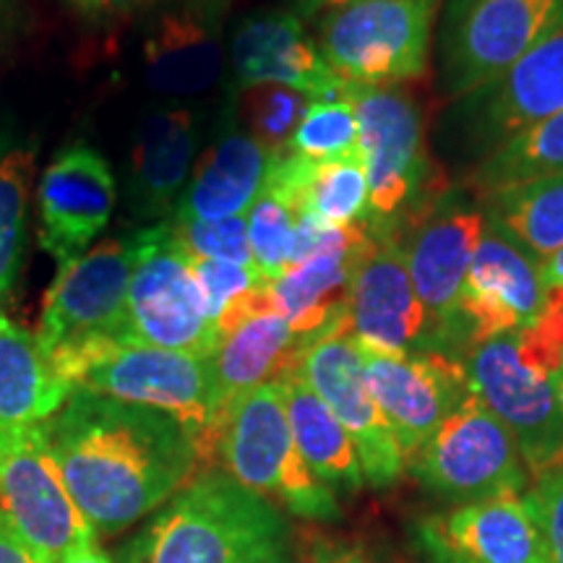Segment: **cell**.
<instances>
[{
	"label": "cell",
	"mask_w": 563,
	"mask_h": 563,
	"mask_svg": "<svg viewBox=\"0 0 563 563\" xmlns=\"http://www.w3.org/2000/svg\"><path fill=\"white\" fill-rule=\"evenodd\" d=\"M45 435L74 504L108 534L170 501L201 464L194 435L173 415L84 389L45 420Z\"/></svg>",
	"instance_id": "cell-1"
},
{
	"label": "cell",
	"mask_w": 563,
	"mask_h": 563,
	"mask_svg": "<svg viewBox=\"0 0 563 563\" xmlns=\"http://www.w3.org/2000/svg\"><path fill=\"white\" fill-rule=\"evenodd\" d=\"M129 563H292L277 506L228 473H201L133 540Z\"/></svg>",
	"instance_id": "cell-2"
},
{
	"label": "cell",
	"mask_w": 563,
	"mask_h": 563,
	"mask_svg": "<svg viewBox=\"0 0 563 563\" xmlns=\"http://www.w3.org/2000/svg\"><path fill=\"white\" fill-rule=\"evenodd\" d=\"M136 256V230L110 238L74 264L60 266L47 290L37 340L70 386L95 352L129 342V290Z\"/></svg>",
	"instance_id": "cell-3"
},
{
	"label": "cell",
	"mask_w": 563,
	"mask_h": 563,
	"mask_svg": "<svg viewBox=\"0 0 563 563\" xmlns=\"http://www.w3.org/2000/svg\"><path fill=\"white\" fill-rule=\"evenodd\" d=\"M211 456L222 462L232 481L264 498H277L295 517L319 522L340 517L334 490L313 475L295 446L282 378L232 399L222 412Z\"/></svg>",
	"instance_id": "cell-4"
},
{
	"label": "cell",
	"mask_w": 563,
	"mask_h": 563,
	"mask_svg": "<svg viewBox=\"0 0 563 563\" xmlns=\"http://www.w3.org/2000/svg\"><path fill=\"white\" fill-rule=\"evenodd\" d=\"M361 131L368 178L363 224L371 238H394L441 191L433 183L422 112L397 87H344Z\"/></svg>",
	"instance_id": "cell-5"
},
{
	"label": "cell",
	"mask_w": 563,
	"mask_h": 563,
	"mask_svg": "<svg viewBox=\"0 0 563 563\" xmlns=\"http://www.w3.org/2000/svg\"><path fill=\"white\" fill-rule=\"evenodd\" d=\"M443 0H357L319 19L321 58L342 87L422 79Z\"/></svg>",
	"instance_id": "cell-6"
},
{
	"label": "cell",
	"mask_w": 563,
	"mask_h": 563,
	"mask_svg": "<svg viewBox=\"0 0 563 563\" xmlns=\"http://www.w3.org/2000/svg\"><path fill=\"white\" fill-rule=\"evenodd\" d=\"M563 110V26L496 79L456 97L439 123L441 152L473 170L506 141Z\"/></svg>",
	"instance_id": "cell-7"
},
{
	"label": "cell",
	"mask_w": 563,
	"mask_h": 563,
	"mask_svg": "<svg viewBox=\"0 0 563 563\" xmlns=\"http://www.w3.org/2000/svg\"><path fill=\"white\" fill-rule=\"evenodd\" d=\"M74 389L173 415L194 435L201 460L214 452L222 405L217 397L211 355L133 342L110 344L81 365Z\"/></svg>",
	"instance_id": "cell-8"
},
{
	"label": "cell",
	"mask_w": 563,
	"mask_h": 563,
	"mask_svg": "<svg viewBox=\"0 0 563 563\" xmlns=\"http://www.w3.org/2000/svg\"><path fill=\"white\" fill-rule=\"evenodd\" d=\"M485 211L464 188L439 191L407 222L402 235L407 269L431 329V352L462 361L467 357L460 334V295L464 277L485 232Z\"/></svg>",
	"instance_id": "cell-9"
},
{
	"label": "cell",
	"mask_w": 563,
	"mask_h": 563,
	"mask_svg": "<svg viewBox=\"0 0 563 563\" xmlns=\"http://www.w3.org/2000/svg\"><path fill=\"white\" fill-rule=\"evenodd\" d=\"M563 26V0H443L441 84L464 97L525 58Z\"/></svg>",
	"instance_id": "cell-10"
},
{
	"label": "cell",
	"mask_w": 563,
	"mask_h": 563,
	"mask_svg": "<svg viewBox=\"0 0 563 563\" xmlns=\"http://www.w3.org/2000/svg\"><path fill=\"white\" fill-rule=\"evenodd\" d=\"M0 519L40 563L95 545L97 530L63 483L45 422L0 433Z\"/></svg>",
	"instance_id": "cell-11"
},
{
	"label": "cell",
	"mask_w": 563,
	"mask_h": 563,
	"mask_svg": "<svg viewBox=\"0 0 563 563\" xmlns=\"http://www.w3.org/2000/svg\"><path fill=\"white\" fill-rule=\"evenodd\" d=\"M410 464L428 490L460 504L522 493L530 475L514 435L477 394L435 428Z\"/></svg>",
	"instance_id": "cell-12"
},
{
	"label": "cell",
	"mask_w": 563,
	"mask_h": 563,
	"mask_svg": "<svg viewBox=\"0 0 563 563\" xmlns=\"http://www.w3.org/2000/svg\"><path fill=\"white\" fill-rule=\"evenodd\" d=\"M464 371L473 394L514 435L527 473L540 477L553 470L563 446V371L530 368L514 334L470 350Z\"/></svg>",
	"instance_id": "cell-13"
},
{
	"label": "cell",
	"mask_w": 563,
	"mask_h": 563,
	"mask_svg": "<svg viewBox=\"0 0 563 563\" xmlns=\"http://www.w3.org/2000/svg\"><path fill=\"white\" fill-rule=\"evenodd\" d=\"M129 290V342L211 355L220 332L209 321L191 262L165 222L141 228Z\"/></svg>",
	"instance_id": "cell-14"
},
{
	"label": "cell",
	"mask_w": 563,
	"mask_h": 563,
	"mask_svg": "<svg viewBox=\"0 0 563 563\" xmlns=\"http://www.w3.org/2000/svg\"><path fill=\"white\" fill-rule=\"evenodd\" d=\"M298 373L336 415L361 456L365 483L389 488L407 470V454L365 384L363 355L347 332L306 344Z\"/></svg>",
	"instance_id": "cell-15"
},
{
	"label": "cell",
	"mask_w": 563,
	"mask_h": 563,
	"mask_svg": "<svg viewBox=\"0 0 563 563\" xmlns=\"http://www.w3.org/2000/svg\"><path fill=\"white\" fill-rule=\"evenodd\" d=\"M548 298L540 262L506 232L485 224L460 295V334L464 350L532 327Z\"/></svg>",
	"instance_id": "cell-16"
},
{
	"label": "cell",
	"mask_w": 563,
	"mask_h": 563,
	"mask_svg": "<svg viewBox=\"0 0 563 563\" xmlns=\"http://www.w3.org/2000/svg\"><path fill=\"white\" fill-rule=\"evenodd\" d=\"M347 334L365 352H431V329L415 292L402 235L371 238L347 300Z\"/></svg>",
	"instance_id": "cell-17"
},
{
	"label": "cell",
	"mask_w": 563,
	"mask_h": 563,
	"mask_svg": "<svg viewBox=\"0 0 563 563\" xmlns=\"http://www.w3.org/2000/svg\"><path fill=\"white\" fill-rule=\"evenodd\" d=\"M361 355L365 384L402 443L407 462L473 394L464 363L439 352L378 355L361 350Z\"/></svg>",
	"instance_id": "cell-18"
},
{
	"label": "cell",
	"mask_w": 563,
	"mask_h": 563,
	"mask_svg": "<svg viewBox=\"0 0 563 563\" xmlns=\"http://www.w3.org/2000/svg\"><path fill=\"white\" fill-rule=\"evenodd\" d=\"M40 243L60 266L74 264L108 228L115 175L95 146L70 144L45 167L37 188Z\"/></svg>",
	"instance_id": "cell-19"
},
{
	"label": "cell",
	"mask_w": 563,
	"mask_h": 563,
	"mask_svg": "<svg viewBox=\"0 0 563 563\" xmlns=\"http://www.w3.org/2000/svg\"><path fill=\"white\" fill-rule=\"evenodd\" d=\"M224 0H170L144 40V76L170 100L207 95L224 70Z\"/></svg>",
	"instance_id": "cell-20"
},
{
	"label": "cell",
	"mask_w": 563,
	"mask_h": 563,
	"mask_svg": "<svg viewBox=\"0 0 563 563\" xmlns=\"http://www.w3.org/2000/svg\"><path fill=\"white\" fill-rule=\"evenodd\" d=\"M217 332L220 342L211 352V371L222 412L245 391L285 378L298 368L306 350L285 316L274 308L269 285H262L232 306L217 323Z\"/></svg>",
	"instance_id": "cell-21"
},
{
	"label": "cell",
	"mask_w": 563,
	"mask_h": 563,
	"mask_svg": "<svg viewBox=\"0 0 563 563\" xmlns=\"http://www.w3.org/2000/svg\"><path fill=\"white\" fill-rule=\"evenodd\" d=\"M228 58L243 89L282 84L313 100H344V87L295 11L264 9L245 16L232 32Z\"/></svg>",
	"instance_id": "cell-22"
},
{
	"label": "cell",
	"mask_w": 563,
	"mask_h": 563,
	"mask_svg": "<svg viewBox=\"0 0 563 563\" xmlns=\"http://www.w3.org/2000/svg\"><path fill=\"white\" fill-rule=\"evenodd\" d=\"M371 245L363 222L350 224L327 251L295 264L269 282L274 308L285 316L302 344L347 332V300L357 262Z\"/></svg>",
	"instance_id": "cell-23"
},
{
	"label": "cell",
	"mask_w": 563,
	"mask_h": 563,
	"mask_svg": "<svg viewBox=\"0 0 563 563\" xmlns=\"http://www.w3.org/2000/svg\"><path fill=\"white\" fill-rule=\"evenodd\" d=\"M420 534L464 563H548L538 514L522 493L460 504L422 525Z\"/></svg>",
	"instance_id": "cell-24"
},
{
	"label": "cell",
	"mask_w": 563,
	"mask_h": 563,
	"mask_svg": "<svg viewBox=\"0 0 563 563\" xmlns=\"http://www.w3.org/2000/svg\"><path fill=\"white\" fill-rule=\"evenodd\" d=\"M274 159L277 152L266 150L235 123H228L196 162L170 220L209 222L245 217L266 188Z\"/></svg>",
	"instance_id": "cell-25"
},
{
	"label": "cell",
	"mask_w": 563,
	"mask_h": 563,
	"mask_svg": "<svg viewBox=\"0 0 563 563\" xmlns=\"http://www.w3.org/2000/svg\"><path fill=\"white\" fill-rule=\"evenodd\" d=\"M196 150L199 118L186 104H165L141 121L129 175V209L136 220H165L173 214L191 178Z\"/></svg>",
	"instance_id": "cell-26"
},
{
	"label": "cell",
	"mask_w": 563,
	"mask_h": 563,
	"mask_svg": "<svg viewBox=\"0 0 563 563\" xmlns=\"http://www.w3.org/2000/svg\"><path fill=\"white\" fill-rule=\"evenodd\" d=\"M266 186L295 209V214L323 224L350 228L363 222L368 209V178L363 154L347 159L313 162L290 150L274 159Z\"/></svg>",
	"instance_id": "cell-27"
},
{
	"label": "cell",
	"mask_w": 563,
	"mask_h": 563,
	"mask_svg": "<svg viewBox=\"0 0 563 563\" xmlns=\"http://www.w3.org/2000/svg\"><path fill=\"white\" fill-rule=\"evenodd\" d=\"M70 391L74 386L42 350L37 334L0 311V433L42 426L66 405Z\"/></svg>",
	"instance_id": "cell-28"
},
{
	"label": "cell",
	"mask_w": 563,
	"mask_h": 563,
	"mask_svg": "<svg viewBox=\"0 0 563 563\" xmlns=\"http://www.w3.org/2000/svg\"><path fill=\"white\" fill-rule=\"evenodd\" d=\"M282 384L295 446L313 475L332 490H361L365 485L361 456L336 415L306 384L298 368L287 373Z\"/></svg>",
	"instance_id": "cell-29"
},
{
	"label": "cell",
	"mask_w": 563,
	"mask_h": 563,
	"mask_svg": "<svg viewBox=\"0 0 563 563\" xmlns=\"http://www.w3.org/2000/svg\"><path fill=\"white\" fill-rule=\"evenodd\" d=\"M477 199L485 220L538 262L563 249V175L514 183Z\"/></svg>",
	"instance_id": "cell-30"
},
{
	"label": "cell",
	"mask_w": 563,
	"mask_h": 563,
	"mask_svg": "<svg viewBox=\"0 0 563 563\" xmlns=\"http://www.w3.org/2000/svg\"><path fill=\"white\" fill-rule=\"evenodd\" d=\"M563 175V110L506 141L467 173V188L485 196L496 188Z\"/></svg>",
	"instance_id": "cell-31"
},
{
	"label": "cell",
	"mask_w": 563,
	"mask_h": 563,
	"mask_svg": "<svg viewBox=\"0 0 563 563\" xmlns=\"http://www.w3.org/2000/svg\"><path fill=\"white\" fill-rule=\"evenodd\" d=\"M34 178V152L0 141V311L16 290L24 262L26 211Z\"/></svg>",
	"instance_id": "cell-32"
},
{
	"label": "cell",
	"mask_w": 563,
	"mask_h": 563,
	"mask_svg": "<svg viewBox=\"0 0 563 563\" xmlns=\"http://www.w3.org/2000/svg\"><path fill=\"white\" fill-rule=\"evenodd\" d=\"M287 150L313 162L347 159L361 154V131L347 100H313L302 112Z\"/></svg>",
	"instance_id": "cell-33"
},
{
	"label": "cell",
	"mask_w": 563,
	"mask_h": 563,
	"mask_svg": "<svg viewBox=\"0 0 563 563\" xmlns=\"http://www.w3.org/2000/svg\"><path fill=\"white\" fill-rule=\"evenodd\" d=\"M308 104V97L298 89L282 84H256L243 89L241 121L251 139L279 154L290 146Z\"/></svg>",
	"instance_id": "cell-34"
},
{
	"label": "cell",
	"mask_w": 563,
	"mask_h": 563,
	"mask_svg": "<svg viewBox=\"0 0 563 563\" xmlns=\"http://www.w3.org/2000/svg\"><path fill=\"white\" fill-rule=\"evenodd\" d=\"M245 222H249L253 266L262 272L266 282L279 279L287 272V266H290L292 232L298 214L274 188L266 186L251 207Z\"/></svg>",
	"instance_id": "cell-35"
},
{
	"label": "cell",
	"mask_w": 563,
	"mask_h": 563,
	"mask_svg": "<svg viewBox=\"0 0 563 563\" xmlns=\"http://www.w3.org/2000/svg\"><path fill=\"white\" fill-rule=\"evenodd\" d=\"M173 241L186 258H209V262H228L253 266L249 245V222L245 217H228V220H196L173 222L167 220Z\"/></svg>",
	"instance_id": "cell-36"
},
{
	"label": "cell",
	"mask_w": 563,
	"mask_h": 563,
	"mask_svg": "<svg viewBox=\"0 0 563 563\" xmlns=\"http://www.w3.org/2000/svg\"><path fill=\"white\" fill-rule=\"evenodd\" d=\"M188 262H191L196 282H199L203 295V306H207V316L214 327L245 295L258 290L262 285H269L256 266L209 262V258H188Z\"/></svg>",
	"instance_id": "cell-37"
},
{
	"label": "cell",
	"mask_w": 563,
	"mask_h": 563,
	"mask_svg": "<svg viewBox=\"0 0 563 563\" xmlns=\"http://www.w3.org/2000/svg\"><path fill=\"white\" fill-rule=\"evenodd\" d=\"M538 514L545 540L548 563H563V473L548 470L534 477V488L527 493Z\"/></svg>",
	"instance_id": "cell-38"
},
{
	"label": "cell",
	"mask_w": 563,
	"mask_h": 563,
	"mask_svg": "<svg viewBox=\"0 0 563 563\" xmlns=\"http://www.w3.org/2000/svg\"><path fill=\"white\" fill-rule=\"evenodd\" d=\"M60 3L84 21L108 24V21L129 19L133 13L152 9L159 0H60Z\"/></svg>",
	"instance_id": "cell-39"
},
{
	"label": "cell",
	"mask_w": 563,
	"mask_h": 563,
	"mask_svg": "<svg viewBox=\"0 0 563 563\" xmlns=\"http://www.w3.org/2000/svg\"><path fill=\"white\" fill-rule=\"evenodd\" d=\"M0 563H40L3 519H0Z\"/></svg>",
	"instance_id": "cell-40"
},
{
	"label": "cell",
	"mask_w": 563,
	"mask_h": 563,
	"mask_svg": "<svg viewBox=\"0 0 563 563\" xmlns=\"http://www.w3.org/2000/svg\"><path fill=\"white\" fill-rule=\"evenodd\" d=\"M19 16H21L19 0H0V55H3L5 47L11 45V40L16 37Z\"/></svg>",
	"instance_id": "cell-41"
},
{
	"label": "cell",
	"mask_w": 563,
	"mask_h": 563,
	"mask_svg": "<svg viewBox=\"0 0 563 563\" xmlns=\"http://www.w3.org/2000/svg\"><path fill=\"white\" fill-rule=\"evenodd\" d=\"M295 3V13L302 19H313V16H327L329 11L344 9V5L357 3V0H292Z\"/></svg>",
	"instance_id": "cell-42"
},
{
	"label": "cell",
	"mask_w": 563,
	"mask_h": 563,
	"mask_svg": "<svg viewBox=\"0 0 563 563\" xmlns=\"http://www.w3.org/2000/svg\"><path fill=\"white\" fill-rule=\"evenodd\" d=\"M540 274H543L545 287H563V249L540 262Z\"/></svg>",
	"instance_id": "cell-43"
},
{
	"label": "cell",
	"mask_w": 563,
	"mask_h": 563,
	"mask_svg": "<svg viewBox=\"0 0 563 563\" xmlns=\"http://www.w3.org/2000/svg\"><path fill=\"white\" fill-rule=\"evenodd\" d=\"M422 538V551H426V563H464L456 559V555H452L446 551V548H441L435 540L426 538V534H420Z\"/></svg>",
	"instance_id": "cell-44"
},
{
	"label": "cell",
	"mask_w": 563,
	"mask_h": 563,
	"mask_svg": "<svg viewBox=\"0 0 563 563\" xmlns=\"http://www.w3.org/2000/svg\"><path fill=\"white\" fill-rule=\"evenodd\" d=\"M316 563H371L368 555L363 553V548H344V551H332L321 555Z\"/></svg>",
	"instance_id": "cell-45"
},
{
	"label": "cell",
	"mask_w": 563,
	"mask_h": 563,
	"mask_svg": "<svg viewBox=\"0 0 563 563\" xmlns=\"http://www.w3.org/2000/svg\"><path fill=\"white\" fill-rule=\"evenodd\" d=\"M58 563H112V561L100 551V548L89 545V548H81V551L66 555V559Z\"/></svg>",
	"instance_id": "cell-46"
},
{
	"label": "cell",
	"mask_w": 563,
	"mask_h": 563,
	"mask_svg": "<svg viewBox=\"0 0 563 563\" xmlns=\"http://www.w3.org/2000/svg\"><path fill=\"white\" fill-rule=\"evenodd\" d=\"M553 470H561V473H563V446L559 452V460H555V464H553Z\"/></svg>",
	"instance_id": "cell-47"
},
{
	"label": "cell",
	"mask_w": 563,
	"mask_h": 563,
	"mask_svg": "<svg viewBox=\"0 0 563 563\" xmlns=\"http://www.w3.org/2000/svg\"><path fill=\"white\" fill-rule=\"evenodd\" d=\"M561 371H563V363H561Z\"/></svg>",
	"instance_id": "cell-48"
}]
</instances>
